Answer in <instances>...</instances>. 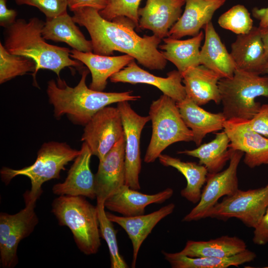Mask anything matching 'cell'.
<instances>
[{"label": "cell", "mask_w": 268, "mask_h": 268, "mask_svg": "<svg viewBox=\"0 0 268 268\" xmlns=\"http://www.w3.org/2000/svg\"><path fill=\"white\" fill-rule=\"evenodd\" d=\"M99 11L91 7L72 11L74 22L85 27L89 34L93 53L111 56L118 51L131 56L149 69L163 70L166 67L167 61L158 50L160 38L154 34L140 37L134 30L136 25L129 18L120 16L108 21Z\"/></svg>", "instance_id": "obj_1"}, {"label": "cell", "mask_w": 268, "mask_h": 268, "mask_svg": "<svg viewBox=\"0 0 268 268\" xmlns=\"http://www.w3.org/2000/svg\"><path fill=\"white\" fill-rule=\"evenodd\" d=\"M45 22L33 17L28 21L17 19L5 28L3 46L10 53L32 59L36 65L32 73L34 84L37 85L36 75L39 70L48 69L60 77L61 71L66 67L81 68L82 63L70 57V50L47 43L42 35Z\"/></svg>", "instance_id": "obj_2"}, {"label": "cell", "mask_w": 268, "mask_h": 268, "mask_svg": "<svg viewBox=\"0 0 268 268\" xmlns=\"http://www.w3.org/2000/svg\"><path fill=\"white\" fill-rule=\"evenodd\" d=\"M88 73L86 69L82 70L80 81L73 87L60 77L56 81H48L47 93L56 118L67 115L73 123L85 125L96 113L111 104L141 98L133 95V91L105 92L91 89L86 84Z\"/></svg>", "instance_id": "obj_3"}, {"label": "cell", "mask_w": 268, "mask_h": 268, "mask_svg": "<svg viewBox=\"0 0 268 268\" xmlns=\"http://www.w3.org/2000/svg\"><path fill=\"white\" fill-rule=\"evenodd\" d=\"M51 211L60 225L70 230L81 252L86 255L98 252L101 237L96 206L83 196L63 195L53 201Z\"/></svg>", "instance_id": "obj_4"}, {"label": "cell", "mask_w": 268, "mask_h": 268, "mask_svg": "<svg viewBox=\"0 0 268 268\" xmlns=\"http://www.w3.org/2000/svg\"><path fill=\"white\" fill-rule=\"evenodd\" d=\"M218 87L226 120H250L261 106L256 98H268V76L236 69L231 77L219 79Z\"/></svg>", "instance_id": "obj_5"}, {"label": "cell", "mask_w": 268, "mask_h": 268, "mask_svg": "<svg viewBox=\"0 0 268 268\" xmlns=\"http://www.w3.org/2000/svg\"><path fill=\"white\" fill-rule=\"evenodd\" d=\"M79 153L80 150L72 149L65 142H45L38 151L33 164L20 169L3 167L0 171L1 179L7 185L16 176L28 177L31 182V189L24 194L38 200L43 192L42 185L52 179H59L61 171L66 170L65 166Z\"/></svg>", "instance_id": "obj_6"}, {"label": "cell", "mask_w": 268, "mask_h": 268, "mask_svg": "<svg viewBox=\"0 0 268 268\" xmlns=\"http://www.w3.org/2000/svg\"><path fill=\"white\" fill-rule=\"evenodd\" d=\"M152 123V135L144 161L152 163L171 144L193 140L191 130L186 125L176 102L163 94L152 101L149 115Z\"/></svg>", "instance_id": "obj_7"}, {"label": "cell", "mask_w": 268, "mask_h": 268, "mask_svg": "<svg viewBox=\"0 0 268 268\" xmlns=\"http://www.w3.org/2000/svg\"><path fill=\"white\" fill-rule=\"evenodd\" d=\"M23 198L25 206L18 212L0 214V262L3 268H13L17 265L19 243L33 232L39 222L35 211L37 200L25 195Z\"/></svg>", "instance_id": "obj_8"}, {"label": "cell", "mask_w": 268, "mask_h": 268, "mask_svg": "<svg viewBox=\"0 0 268 268\" xmlns=\"http://www.w3.org/2000/svg\"><path fill=\"white\" fill-rule=\"evenodd\" d=\"M268 207V183L255 189H238L232 195L225 196L209 210L205 218L223 221L235 218L246 226L254 228Z\"/></svg>", "instance_id": "obj_9"}, {"label": "cell", "mask_w": 268, "mask_h": 268, "mask_svg": "<svg viewBox=\"0 0 268 268\" xmlns=\"http://www.w3.org/2000/svg\"><path fill=\"white\" fill-rule=\"evenodd\" d=\"M244 152L233 150L228 167L215 173H208L206 184L197 205L183 218V222L198 221L205 218L207 213L223 196L234 194L239 189L237 170Z\"/></svg>", "instance_id": "obj_10"}, {"label": "cell", "mask_w": 268, "mask_h": 268, "mask_svg": "<svg viewBox=\"0 0 268 268\" xmlns=\"http://www.w3.org/2000/svg\"><path fill=\"white\" fill-rule=\"evenodd\" d=\"M123 135L119 109L108 106L96 113L85 125L81 140L87 144L92 155L100 161Z\"/></svg>", "instance_id": "obj_11"}, {"label": "cell", "mask_w": 268, "mask_h": 268, "mask_svg": "<svg viewBox=\"0 0 268 268\" xmlns=\"http://www.w3.org/2000/svg\"><path fill=\"white\" fill-rule=\"evenodd\" d=\"M122 121L125 137V185L138 190L140 187L139 174L141 167L140 138L142 131L150 119L141 116L131 107L128 101L117 103Z\"/></svg>", "instance_id": "obj_12"}, {"label": "cell", "mask_w": 268, "mask_h": 268, "mask_svg": "<svg viewBox=\"0 0 268 268\" xmlns=\"http://www.w3.org/2000/svg\"><path fill=\"white\" fill-rule=\"evenodd\" d=\"M248 121L226 120L223 131L229 138V147L244 152V163L250 168L268 165V138L253 130Z\"/></svg>", "instance_id": "obj_13"}, {"label": "cell", "mask_w": 268, "mask_h": 268, "mask_svg": "<svg viewBox=\"0 0 268 268\" xmlns=\"http://www.w3.org/2000/svg\"><path fill=\"white\" fill-rule=\"evenodd\" d=\"M125 137L124 135L99 161L95 175L97 202H103L125 185Z\"/></svg>", "instance_id": "obj_14"}, {"label": "cell", "mask_w": 268, "mask_h": 268, "mask_svg": "<svg viewBox=\"0 0 268 268\" xmlns=\"http://www.w3.org/2000/svg\"><path fill=\"white\" fill-rule=\"evenodd\" d=\"M167 75V77L155 76L141 68L135 62L134 59L122 70L113 74L110 80L114 83L152 85L176 102L184 99L187 95L184 85L182 84L181 73L178 70H173L168 72Z\"/></svg>", "instance_id": "obj_15"}, {"label": "cell", "mask_w": 268, "mask_h": 268, "mask_svg": "<svg viewBox=\"0 0 268 268\" xmlns=\"http://www.w3.org/2000/svg\"><path fill=\"white\" fill-rule=\"evenodd\" d=\"M92 155L87 144L83 142L80 153L74 160L66 179L53 187V193L59 196H83L91 200L96 198L95 175L90 167Z\"/></svg>", "instance_id": "obj_16"}, {"label": "cell", "mask_w": 268, "mask_h": 268, "mask_svg": "<svg viewBox=\"0 0 268 268\" xmlns=\"http://www.w3.org/2000/svg\"><path fill=\"white\" fill-rule=\"evenodd\" d=\"M185 0H147L139 8L138 28L149 30L161 39L168 32L182 15Z\"/></svg>", "instance_id": "obj_17"}, {"label": "cell", "mask_w": 268, "mask_h": 268, "mask_svg": "<svg viewBox=\"0 0 268 268\" xmlns=\"http://www.w3.org/2000/svg\"><path fill=\"white\" fill-rule=\"evenodd\" d=\"M175 207V204L171 203L152 213L133 216H120L106 212L109 219L124 229L132 241V268L135 267L138 251L144 240L160 220L173 212Z\"/></svg>", "instance_id": "obj_18"}, {"label": "cell", "mask_w": 268, "mask_h": 268, "mask_svg": "<svg viewBox=\"0 0 268 268\" xmlns=\"http://www.w3.org/2000/svg\"><path fill=\"white\" fill-rule=\"evenodd\" d=\"M226 0H185V7L179 19L170 29L168 36L180 39L195 36L211 21L214 12Z\"/></svg>", "instance_id": "obj_19"}, {"label": "cell", "mask_w": 268, "mask_h": 268, "mask_svg": "<svg viewBox=\"0 0 268 268\" xmlns=\"http://www.w3.org/2000/svg\"><path fill=\"white\" fill-rule=\"evenodd\" d=\"M174 191L168 188L155 194L140 193L124 185L104 201L105 207L124 216L144 214L145 208L152 203L160 204L169 199Z\"/></svg>", "instance_id": "obj_20"}, {"label": "cell", "mask_w": 268, "mask_h": 268, "mask_svg": "<svg viewBox=\"0 0 268 268\" xmlns=\"http://www.w3.org/2000/svg\"><path fill=\"white\" fill-rule=\"evenodd\" d=\"M230 55L236 69L264 74L267 63L260 28L253 26L249 32L238 35L231 44Z\"/></svg>", "instance_id": "obj_21"}, {"label": "cell", "mask_w": 268, "mask_h": 268, "mask_svg": "<svg viewBox=\"0 0 268 268\" xmlns=\"http://www.w3.org/2000/svg\"><path fill=\"white\" fill-rule=\"evenodd\" d=\"M70 57L84 64L90 71L91 89L103 91L106 87L107 79L119 72L134 60L130 55L119 56L100 55L93 52H83L75 49L70 50Z\"/></svg>", "instance_id": "obj_22"}, {"label": "cell", "mask_w": 268, "mask_h": 268, "mask_svg": "<svg viewBox=\"0 0 268 268\" xmlns=\"http://www.w3.org/2000/svg\"><path fill=\"white\" fill-rule=\"evenodd\" d=\"M188 97L199 106L210 101L221 102L218 82L220 77L203 65L188 68L181 73Z\"/></svg>", "instance_id": "obj_23"}, {"label": "cell", "mask_w": 268, "mask_h": 268, "mask_svg": "<svg viewBox=\"0 0 268 268\" xmlns=\"http://www.w3.org/2000/svg\"><path fill=\"white\" fill-rule=\"evenodd\" d=\"M176 104L183 121L193 133V141L197 145H201L207 134L223 130L226 119L222 112L206 111L187 96Z\"/></svg>", "instance_id": "obj_24"}, {"label": "cell", "mask_w": 268, "mask_h": 268, "mask_svg": "<svg viewBox=\"0 0 268 268\" xmlns=\"http://www.w3.org/2000/svg\"><path fill=\"white\" fill-rule=\"evenodd\" d=\"M203 29L204 43L200 50V64L216 73L220 78L231 77L236 69V65L211 21Z\"/></svg>", "instance_id": "obj_25"}, {"label": "cell", "mask_w": 268, "mask_h": 268, "mask_svg": "<svg viewBox=\"0 0 268 268\" xmlns=\"http://www.w3.org/2000/svg\"><path fill=\"white\" fill-rule=\"evenodd\" d=\"M67 13L52 18H46L42 30L45 40L64 42L73 49L83 52H93L91 40H87Z\"/></svg>", "instance_id": "obj_26"}, {"label": "cell", "mask_w": 268, "mask_h": 268, "mask_svg": "<svg viewBox=\"0 0 268 268\" xmlns=\"http://www.w3.org/2000/svg\"><path fill=\"white\" fill-rule=\"evenodd\" d=\"M203 38L202 30L197 35L186 40L168 37L163 39L164 44L160 45L159 48L164 58L172 63L182 73L190 67L201 65L200 47Z\"/></svg>", "instance_id": "obj_27"}, {"label": "cell", "mask_w": 268, "mask_h": 268, "mask_svg": "<svg viewBox=\"0 0 268 268\" xmlns=\"http://www.w3.org/2000/svg\"><path fill=\"white\" fill-rule=\"evenodd\" d=\"M247 248L245 242L236 236L224 235L208 241L188 240L179 255L191 258L230 257Z\"/></svg>", "instance_id": "obj_28"}, {"label": "cell", "mask_w": 268, "mask_h": 268, "mask_svg": "<svg viewBox=\"0 0 268 268\" xmlns=\"http://www.w3.org/2000/svg\"><path fill=\"white\" fill-rule=\"evenodd\" d=\"M229 145V138L223 131L216 133L211 141L196 149L179 151L178 153L198 158L199 164L204 165L208 173L212 174L221 171L229 161L233 150Z\"/></svg>", "instance_id": "obj_29"}, {"label": "cell", "mask_w": 268, "mask_h": 268, "mask_svg": "<svg viewBox=\"0 0 268 268\" xmlns=\"http://www.w3.org/2000/svg\"><path fill=\"white\" fill-rule=\"evenodd\" d=\"M161 164L172 167L180 172L186 179V187L181 191V195L193 203H198L201 198L202 188L206 181L208 171L206 167L194 162H185L166 154L158 157Z\"/></svg>", "instance_id": "obj_30"}, {"label": "cell", "mask_w": 268, "mask_h": 268, "mask_svg": "<svg viewBox=\"0 0 268 268\" xmlns=\"http://www.w3.org/2000/svg\"><path fill=\"white\" fill-rule=\"evenodd\" d=\"M162 253L173 268H227L238 267L251 262L256 258V253L247 249L234 256L224 258H191L163 251Z\"/></svg>", "instance_id": "obj_31"}, {"label": "cell", "mask_w": 268, "mask_h": 268, "mask_svg": "<svg viewBox=\"0 0 268 268\" xmlns=\"http://www.w3.org/2000/svg\"><path fill=\"white\" fill-rule=\"evenodd\" d=\"M36 63L31 59L9 53L0 42V83L17 76L35 71Z\"/></svg>", "instance_id": "obj_32"}, {"label": "cell", "mask_w": 268, "mask_h": 268, "mask_svg": "<svg viewBox=\"0 0 268 268\" xmlns=\"http://www.w3.org/2000/svg\"><path fill=\"white\" fill-rule=\"evenodd\" d=\"M104 202H97L100 237L105 240L109 251L111 268H127L128 265L120 255L113 222L109 219L105 210Z\"/></svg>", "instance_id": "obj_33"}, {"label": "cell", "mask_w": 268, "mask_h": 268, "mask_svg": "<svg viewBox=\"0 0 268 268\" xmlns=\"http://www.w3.org/2000/svg\"><path fill=\"white\" fill-rule=\"evenodd\" d=\"M218 23L222 28L240 35L249 32L253 27V21L248 9L241 4L232 6L221 14Z\"/></svg>", "instance_id": "obj_34"}, {"label": "cell", "mask_w": 268, "mask_h": 268, "mask_svg": "<svg viewBox=\"0 0 268 268\" xmlns=\"http://www.w3.org/2000/svg\"><path fill=\"white\" fill-rule=\"evenodd\" d=\"M141 0H108L106 7L99 11L104 19L112 21L120 16H125L132 20L138 28V10Z\"/></svg>", "instance_id": "obj_35"}, {"label": "cell", "mask_w": 268, "mask_h": 268, "mask_svg": "<svg viewBox=\"0 0 268 268\" xmlns=\"http://www.w3.org/2000/svg\"><path fill=\"white\" fill-rule=\"evenodd\" d=\"M18 5H28L37 7L46 18H52L67 12V0H14Z\"/></svg>", "instance_id": "obj_36"}, {"label": "cell", "mask_w": 268, "mask_h": 268, "mask_svg": "<svg viewBox=\"0 0 268 268\" xmlns=\"http://www.w3.org/2000/svg\"><path fill=\"white\" fill-rule=\"evenodd\" d=\"M248 123L253 130L268 138V104L261 105L258 113Z\"/></svg>", "instance_id": "obj_37"}, {"label": "cell", "mask_w": 268, "mask_h": 268, "mask_svg": "<svg viewBox=\"0 0 268 268\" xmlns=\"http://www.w3.org/2000/svg\"><path fill=\"white\" fill-rule=\"evenodd\" d=\"M252 239L254 244L264 245L268 243V207L257 225L254 228Z\"/></svg>", "instance_id": "obj_38"}, {"label": "cell", "mask_w": 268, "mask_h": 268, "mask_svg": "<svg viewBox=\"0 0 268 268\" xmlns=\"http://www.w3.org/2000/svg\"><path fill=\"white\" fill-rule=\"evenodd\" d=\"M68 7L71 11L82 7H91L99 11L104 9L108 0H67Z\"/></svg>", "instance_id": "obj_39"}, {"label": "cell", "mask_w": 268, "mask_h": 268, "mask_svg": "<svg viewBox=\"0 0 268 268\" xmlns=\"http://www.w3.org/2000/svg\"><path fill=\"white\" fill-rule=\"evenodd\" d=\"M7 0H0V25L6 28L13 23L17 15L13 9H9L6 5Z\"/></svg>", "instance_id": "obj_40"}, {"label": "cell", "mask_w": 268, "mask_h": 268, "mask_svg": "<svg viewBox=\"0 0 268 268\" xmlns=\"http://www.w3.org/2000/svg\"><path fill=\"white\" fill-rule=\"evenodd\" d=\"M253 16L260 21L259 26L264 28L268 26V6L266 8L255 7L252 10Z\"/></svg>", "instance_id": "obj_41"}, {"label": "cell", "mask_w": 268, "mask_h": 268, "mask_svg": "<svg viewBox=\"0 0 268 268\" xmlns=\"http://www.w3.org/2000/svg\"><path fill=\"white\" fill-rule=\"evenodd\" d=\"M259 27L265 49V60L267 63L268 62V26L264 28Z\"/></svg>", "instance_id": "obj_42"}, {"label": "cell", "mask_w": 268, "mask_h": 268, "mask_svg": "<svg viewBox=\"0 0 268 268\" xmlns=\"http://www.w3.org/2000/svg\"><path fill=\"white\" fill-rule=\"evenodd\" d=\"M266 73L268 74V62H267V64L265 66L264 70V74Z\"/></svg>", "instance_id": "obj_43"}, {"label": "cell", "mask_w": 268, "mask_h": 268, "mask_svg": "<svg viewBox=\"0 0 268 268\" xmlns=\"http://www.w3.org/2000/svg\"><path fill=\"white\" fill-rule=\"evenodd\" d=\"M265 268H268V267H265Z\"/></svg>", "instance_id": "obj_44"}]
</instances>
